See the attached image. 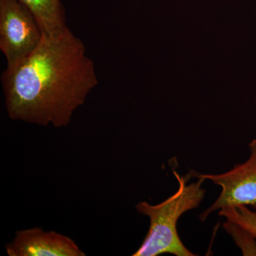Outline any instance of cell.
Returning <instances> with one entry per match:
<instances>
[{
    "instance_id": "7",
    "label": "cell",
    "mask_w": 256,
    "mask_h": 256,
    "mask_svg": "<svg viewBox=\"0 0 256 256\" xmlns=\"http://www.w3.org/2000/svg\"><path fill=\"white\" fill-rule=\"evenodd\" d=\"M220 216L226 217L229 223L245 232L256 239V212L244 205L227 207L220 210Z\"/></svg>"
},
{
    "instance_id": "2",
    "label": "cell",
    "mask_w": 256,
    "mask_h": 256,
    "mask_svg": "<svg viewBox=\"0 0 256 256\" xmlns=\"http://www.w3.org/2000/svg\"><path fill=\"white\" fill-rule=\"evenodd\" d=\"M178 183L176 193L158 205L146 202H139L136 210L150 218L149 230L142 245L133 256H158L169 254L176 256H194L178 236L176 224L180 217L188 210L200 206L205 194L202 184L205 178H197L196 182L188 184L192 171L181 176L173 170Z\"/></svg>"
},
{
    "instance_id": "1",
    "label": "cell",
    "mask_w": 256,
    "mask_h": 256,
    "mask_svg": "<svg viewBox=\"0 0 256 256\" xmlns=\"http://www.w3.org/2000/svg\"><path fill=\"white\" fill-rule=\"evenodd\" d=\"M1 82L10 119L60 128L68 126L98 78L84 42L66 28L44 34L28 58L5 69Z\"/></svg>"
},
{
    "instance_id": "3",
    "label": "cell",
    "mask_w": 256,
    "mask_h": 256,
    "mask_svg": "<svg viewBox=\"0 0 256 256\" xmlns=\"http://www.w3.org/2000/svg\"><path fill=\"white\" fill-rule=\"evenodd\" d=\"M43 36L36 18L20 0H0V50L6 58V68L28 58Z\"/></svg>"
},
{
    "instance_id": "5",
    "label": "cell",
    "mask_w": 256,
    "mask_h": 256,
    "mask_svg": "<svg viewBox=\"0 0 256 256\" xmlns=\"http://www.w3.org/2000/svg\"><path fill=\"white\" fill-rule=\"evenodd\" d=\"M5 248L10 256H86L73 239L38 227L18 230Z\"/></svg>"
},
{
    "instance_id": "6",
    "label": "cell",
    "mask_w": 256,
    "mask_h": 256,
    "mask_svg": "<svg viewBox=\"0 0 256 256\" xmlns=\"http://www.w3.org/2000/svg\"><path fill=\"white\" fill-rule=\"evenodd\" d=\"M36 18L44 34L54 36L68 28L62 0H20Z\"/></svg>"
},
{
    "instance_id": "4",
    "label": "cell",
    "mask_w": 256,
    "mask_h": 256,
    "mask_svg": "<svg viewBox=\"0 0 256 256\" xmlns=\"http://www.w3.org/2000/svg\"><path fill=\"white\" fill-rule=\"evenodd\" d=\"M249 148L248 160L224 174H197L192 171V176L210 180L222 188L218 198L200 216L202 222L214 210L227 207L244 205L256 210V139L252 140Z\"/></svg>"
}]
</instances>
